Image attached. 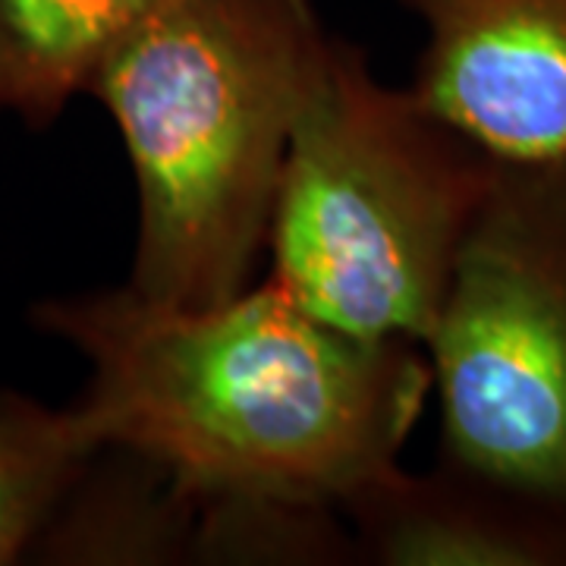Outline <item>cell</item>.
Wrapping results in <instances>:
<instances>
[{"label":"cell","instance_id":"obj_9","mask_svg":"<svg viewBox=\"0 0 566 566\" xmlns=\"http://www.w3.org/2000/svg\"><path fill=\"white\" fill-rule=\"evenodd\" d=\"M98 450L73 403L0 390V566L29 560L41 528Z\"/></svg>","mask_w":566,"mask_h":566},{"label":"cell","instance_id":"obj_4","mask_svg":"<svg viewBox=\"0 0 566 566\" xmlns=\"http://www.w3.org/2000/svg\"><path fill=\"white\" fill-rule=\"evenodd\" d=\"M422 346L441 463L566 510V161H497Z\"/></svg>","mask_w":566,"mask_h":566},{"label":"cell","instance_id":"obj_8","mask_svg":"<svg viewBox=\"0 0 566 566\" xmlns=\"http://www.w3.org/2000/svg\"><path fill=\"white\" fill-rule=\"evenodd\" d=\"M167 0H0V114L29 129L92 95L104 66Z\"/></svg>","mask_w":566,"mask_h":566},{"label":"cell","instance_id":"obj_2","mask_svg":"<svg viewBox=\"0 0 566 566\" xmlns=\"http://www.w3.org/2000/svg\"><path fill=\"white\" fill-rule=\"evenodd\" d=\"M331 39L315 0H167L114 54L92 98L136 180L126 286L182 308L249 286Z\"/></svg>","mask_w":566,"mask_h":566},{"label":"cell","instance_id":"obj_3","mask_svg":"<svg viewBox=\"0 0 566 566\" xmlns=\"http://www.w3.org/2000/svg\"><path fill=\"white\" fill-rule=\"evenodd\" d=\"M494 170L334 35L283 158L271 281L344 334L422 346Z\"/></svg>","mask_w":566,"mask_h":566},{"label":"cell","instance_id":"obj_6","mask_svg":"<svg viewBox=\"0 0 566 566\" xmlns=\"http://www.w3.org/2000/svg\"><path fill=\"white\" fill-rule=\"evenodd\" d=\"M356 554L385 566H566V510L438 463L400 465L344 504Z\"/></svg>","mask_w":566,"mask_h":566},{"label":"cell","instance_id":"obj_1","mask_svg":"<svg viewBox=\"0 0 566 566\" xmlns=\"http://www.w3.org/2000/svg\"><path fill=\"white\" fill-rule=\"evenodd\" d=\"M29 322L88 365L73 406L95 441L196 497L340 513L400 465L431 390L419 346L344 334L274 281L202 308L123 283L39 300Z\"/></svg>","mask_w":566,"mask_h":566},{"label":"cell","instance_id":"obj_7","mask_svg":"<svg viewBox=\"0 0 566 566\" xmlns=\"http://www.w3.org/2000/svg\"><path fill=\"white\" fill-rule=\"evenodd\" d=\"M199 497L167 469L120 447L82 465L39 542L35 564H177L196 560Z\"/></svg>","mask_w":566,"mask_h":566},{"label":"cell","instance_id":"obj_5","mask_svg":"<svg viewBox=\"0 0 566 566\" xmlns=\"http://www.w3.org/2000/svg\"><path fill=\"white\" fill-rule=\"evenodd\" d=\"M424 25L409 92L494 161H566V0H397Z\"/></svg>","mask_w":566,"mask_h":566}]
</instances>
